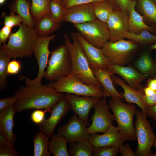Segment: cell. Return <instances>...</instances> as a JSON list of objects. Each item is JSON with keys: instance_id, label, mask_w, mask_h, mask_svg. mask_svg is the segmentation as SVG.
<instances>
[{"instance_id": "6da1fadb", "label": "cell", "mask_w": 156, "mask_h": 156, "mask_svg": "<svg viewBox=\"0 0 156 156\" xmlns=\"http://www.w3.org/2000/svg\"><path fill=\"white\" fill-rule=\"evenodd\" d=\"M65 94L42 84L22 86L14 93L16 112L32 109H50Z\"/></svg>"}, {"instance_id": "7a4b0ae2", "label": "cell", "mask_w": 156, "mask_h": 156, "mask_svg": "<svg viewBox=\"0 0 156 156\" xmlns=\"http://www.w3.org/2000/svg\"><path fill=\"white\" fill-rule=\"evenodd\" d=\"M38 35L35 28L23 22L17 31L11 33L7 43L0 46L1 49L11 58L30 57Z\"/></svg>"}, {"instance_id": "3957f363", "label": "cell", "mask_w": 156, "mask_h": 156, "mask_svg": "<svg viewBox=\"0 0 156 156\" xmlns=\"http://www.w3.org/2000/svg\"><path fill=\"white\" fill-rule=\"evenodd\" d=\"M70 36L72 42L67 34H64L63 36L65 44L68 48L71 58L72 69L71 73L78 77L86 85L102 88L90 66L76 33L72 32Z\"/></svg>"}, {"instance_id": "277c9868", "label": "cell", "mask_w": 156, "mask_h": 156, "mask_svg": "<svg viewBox=\"0 0 156 156\" xmlns=\"http://www.w3.org/2000/svg\"><path fill=\"white\" fill-rule=\"evenodd\" d=\"M108 106L113 112L114 120L116 122L119 132L126 140H137L133 119L137 111L135 105L123 103L119 98H112Z\"/></svg>"}, {"instance_id": "5b68a950", "label": "cell", "mask_w": 156, "mask_h": 156, "mask_svg": "<svg viewBox=\"0 0 156 156\" xmlns=\"http://www.w3.org/2000/svg\"><path fill=\"white\" fill-rule=\"evenodd\" d=\"M46 85L60 93L101 98L110 97L101 88L86 85L78 77L72 73L55 81L49 82Z\"/></svg>"}, {"instance_id": "8992f818", "label": "cell", "mask_w": 156, "mask_h": 156, "mask_svg": "<svg viewBox=\"0 0 156 156\" xmlns=\"http://www.w3.org/2000/svg\"><path fill=\"white\" fill-rule=\"evenodd\" d=\"M44 77L51 81L68 76L71 73V57L66 45H60L51 52Z\"/></svg>"}, {"instance_id": "52a82bcc", "label": "cell", "mask_w": 156, "mask_h": 156, "mask_svg": "<svg viewBox=\"0 0 156 156\" xmlns=\"http://www.w3.org/2000/svg\"><path fill=\"white\" fill-rule=\"evenodd\" d=\"M135 123V131L138 145L135 152L136 156H153L151 151L156 136L147 116L142 110L137 111Z\"/></svg>"}, {"instance_id": "ba28073f", "label": "cell", "mask_w": 156, "mask_h": 156, "mask_svg": "<svg viewBox=\"0 0 156 156\" xmlns=\"http://www.w3.org/2000/svg\"><path fill=\"white\" fill-rule=\"evenodd\" d=\"M138 48L136 42L124 39L115 42L109 40L101 49L111 64L125 66L129 63L131 55Z\"/></svg>"}, {"instance_id": "9c48e42d", "label": "cell", "mask_w": 156, "mask_h": 156, "mask_svg": "<svg viewBox=\"0 0 156 156\" xmlns=\"http://www.w3.org/2000/svg\"><path fill=\"white\" fill-rule=\"evenodd\" d=\"M56 36L54 34L50 36L38 35L33 49V53L38 65L37 76L34 79H31L23 75L19 77L20 79H25L26 85H39L42 84V79L44 77L45 70L48 62V57L51 52L49 49V44Z\"/></svg>"}, {"instance_id": "30bf717a", "label": "cell", "mask_w": 156, "mask_h": 156, "mask_svg": "<svg viewBox=\"0 0 156 156\" xmlns=\"http://www.w3.org/2000/svg\"><path fill=\"white\" fill-rule=\"evenodd\" d=\"M73 25L86 41L97 48L101 49L109 40L110 33L107 24L97 19Z\"/></svg>"}, {"instance_id": "8fae6325", "label": "cell", "mask_w": 156, "mask_h": 156, "mask_svg": "<svg viewBox=\"0 0 156 156\" xmlns=\"http://www.w3.org/2000/svg\"><path fill=\"white\" fill-rule=\"evenodd\" d=\"M106 98H101L94 107L95 112L91 118L92 124L87 127L89 135L93 133H105L112 125L114 117L109 112Z\"/></svg>"}, {"instance_id": "7c38bea8", "label": "cell", "mask_w": 156, "mask_h": 156, "mask_svg": "<svg viewBox=\"0 0 156 156\" xmlns=\"http://www.w3.org/2000/svg\"><path fill=\"white\" fill-rule=\"evenodd\" d=\"M84 122L75 114L66 124L60 127L57 133L62 136L70 144L88 140L87 127Z\"/></svg>"}, {"instance_id": "4fadbf2b", "label": "cell", "mask_w": 156, "mask_h": 156, "mask_svg": "<svg viewBox=\"0 0 156 156\" xmlns=\"http://www.w3.org/2000/svg\"><path fill=\"white\" fill-rule=\"evenodd\" d=\"M65 96L71 106V109L83 120L87 127L90 125L88 116L96 103L101 99L92 96L66 93Z\"/></svg>"}, {"instance_id": "5bb4252c", "label": "cell", "mask_w": 156, "mask_h": 156, "mask_svg": "<svg viewBox=\"0 0 156 156\" xmlns=\"http://www.w3.org/2000/svg\"><path fill=\"white\" fill-rule=\"evenodd\" d=\"M52 109L49 118L38 125V128L49 138L58 124L71 109L70 105L65 95Z\"/></svg>"}, {"instance_id": "9a60e30c", "label": "cell", "mask_w": 156, "mask_h": 156, "mask_svg": "<svg viewBox=\"0 0 156 156\" xmlns=\"http://www.w3.org/2000/svg\"><path fill=\"white\" fill-rule=\"evenodd\" d=\"M128 15L120 10H114L106 24L110 33L109 41L115 42L125 38L128 31Z\"/></svg>"}, {"instance_id": "2e32d148", "label": "cell", "mask_w": 156, "mask_h": 156, "mask_svg": "<svg viewBox=\"0 0 156 156\" xmlns=\"http://www.w3.org/2000/svg\"><path fill=\"white\" fill-rule=\"evenodd\" d=\"M76 34L90 68L107 70L111 64L103 54L101 49L97 48L89 43L78 32Z\"/></svg>"}, {"instance_id": "e0dca14e", "label": "cell", "mask_w": 156, "mask_h": 156, "mask_svg": "<svg viewBox=\"0 0 156 156\" xmlns=\"http://www.w3.org/2000/svg\"><path fill=\"white\" fill-rule=\"evenodd\" d=\"M88 140L94 148L111 146L120 148L126 140L119 131L117 127L112 125L103 134L97 133L89 135Z\"/></svg>"}, {"instance_id": "ac0fdd59", "label": "cell", "mask_w": 156, "mask_h": 156, "mask_svg": "<svg viewBox=\"0 0 156 156\" xmlns=\"http://www.w3.org/2000/svg\"><path fill=\"white\" fill-rule=\"evenodd\" d=\"M107 71L112 74H117L121 77L131 87L137 90L142 89V83L148 76L143 74L132 66H121L111 64Z\"/></svg>"}, {"instance_id": "d6986e66", "label": "cell", "mask_w": 156, "mask_h": 156, "mask_svg": "<svg viewBox=\"0 0 156 156\" xmlns=\"http://www.w3.org/2000/svg\"><path fill=\"white\" fill-rule=\"evenodd\" d=\"M96 19L93 3H89L74 6L66 9L62 21L75 24L92 21Z\"/></svg>"}, {"instance_id": "ffe728a7", "label": "cell", "mask_w": 156, "mask_h": 156, "mask_svg": "<svg viewBox=\"0 0 156 156\" xmlns=\"http://www.w3.org/2000/svg\"><path fill=\"white\" fill-rule=\"evenodd\" d=\"M16 112L14 104L0 111V133L9 143L14 146L16 136L13 131L15 126L14 118Z\"/></svg>"}, {"instance_id": "44dd1931", "label": "cell", "mask_w": 156, "mask_h": 156, "mask_svg": "<svg viewBox=\"0 0 156 156\" xmlns=\"http://www.w3.org/2000/svg\"><path fill=\"white\" fill-rule=\"evenodd\" d=\"M111 77L113 82L123 89V93L121 94L127 102L136 104L147 115V106L143 101V97L145 95L143 88L140 90H136L128 86L119 77L113 75Z\"/></svg>"}, {"instance_id": "7402d4cb", "label": "cell", "mask_w": 156, "mask_h": 156, "mask_svg": "<svg viewBox=\"0 0 156 156\" xmlns=\"http://www.w3.org/2000/svg\"><path fill=\"white\" fill-rule=\"evenodd\" d=\"M136 3V0L132 1L128 15V31L138 34L144 30H146L156 34V26L149 25L145 23L144 17L135 10Z\"/></svg>"}, {"instance_id": "603a6c76", "label": "cell", "mask_w": 156, "mask_h": 156, "mask_svg": "<svg viewBox=\"0 0 156 156\" xmlns=\"http://www.w3.org/2000/svg\"><path fill=\"white\" fill-rule=\"evenodd\" d=\"M91 69L95 77L102 85L103 90L110 97L124 99L121 94L114 86L111 77L112 74L106 70L95 68Z\"/></svg>"}, {"instance_id": "cb8c5ba5", "label": "cell", "mask_w": 156, "mask_h": 156, "mask_svg": "<svg viewBox=\"0 0 156 156\" xmlns=\"http://www.w3.org/2000/svg\"><path fill=\"white\" fill-rule=\"evenodd\" d=\"M31 3L27 0H14L9 5L11 12L16 13L27 26L34 27L35 22L31 13Z\"/></svg>"}, {"instance_id": "d4e9b609", "label": "cell", "mask_w": 156, "mask_h": 156, "mask_svg": "<svg viewBox=\"0 0 156 156\" xmlns=\"http://www.w3.org/2000/svg\"><path fill=\"white\" fill-rule=\"evenodd\" d=\"M61 24L50 14H47L35 22L34 27L39 35L44 36L58 29Z\"/></svg>"}, {"instance_id": "484cf974", "label": "cell", "mask_w": 156, "mask_h": 156, "mask_svg": "<svg viewBox=\"0 0 156 156\" xmlns=\"http://www.w3.org/2000/svg\"><path fill=\"white\" fill-rule=\"evenodd\" d=\"M49 141L48 148L51 154L54 156H70L67 149L66 139L57 133L52 134Z\"/></svg>"}, {"instance_id": "4316f807", "label": "cell", "mask_w": 156, "mask_h": 156, "mask_svg": "<svg viewBox=\"0 0 156 156\" xmlns=\"http://www.w3.org/2000/svg\"><path fill=\"white\" fill-rule=\"evenodd\" d=\"M42 131L37 133L33 137L34 145V156H50L48 145L49 138Z\"/></svg>"}, {"instance_id": "83f0119b", "label": "cell", "mask_w": 156, "mask_h": 156, "mask_svg": "<svg viewBox=\"0 0 156 156\" xmlns=\"http://www.w3.org/2000/svg\"><path fill=\"white\" fill-rule=\"evenodd\" d=\"M138 8L147 21L156 25V3L153 0H136Z\"/></svg>"}, {"instance_id": "f1b7e54d", "label": "cell", "mask_w": 156, "mask_h": 156, "mask_svg": "<svg viewBox=\"0 0 156 156\" xmlns=\"http://www.w3.org/2000/svg\"><path fill=\"white\" fill-rule=\"evenodd\" d=\"M93 4L96 19L106 23L109 17L115 10L113 5L108 0L96 2Z\"/></svg>"}, {"instance_id": "f546056e", "label": "cell", "mask_w": 156, "mask_h": 156, "mask_svg": "<svg viewBox=\"0 0 156 156\" xmlns=\"http://www.w3.org/2000/svg\"><path fill=\"white\" fill-rule=\"evenodd\" d=\"M94 148L88 140L70 143L69 152L72 156H92Z\"/></svg>"}, {"instance_id": "4dcf8cb0", "label": "cell", "mask_w": 156, "mask_h": 156, "mask_svg": "<svg viewBox=\"0 0 156 156\" xmlns=\"http://www.w3.org/2000/svg\"><path fill=\"white\" fill-rule=\"evenodd\" d=\"M51 0H31V13L35 22L47 14H50Z\"/></svg>"}, {"instance_id": "1f68e13d", "label": "cell", "mask_w": 156, "mask_h": 156, "mask_svg": "<svg viewBox=\"0 0 156 156\" xmlns=\"http://www.w3.org/2000/svg\"><path fill=\"white\" fill-rule=\"evenodd\" d=\"M125 38L142 44L156 43V34L146 30H144L138 34L128 31L125 35Z\"/></svg>"}, {"instance_id": "d6a6232c", "label": "cell", "mask_w": 156, "mask_h": 156, "mask_svg": "<svg viewBox=\"0 0 156 156\" xmlns=\"http://www.w3.org/2000/svg\"><path fill=\"white\" fill-rule=\"evenodd\" d=\"M136 69L141 73L148 75L153 71L154 65L150 54L148 52L142 54L135 62Z\"/></svg>"}, {"instance_id": "836d02e7", "label": "cell", "mask_w": 156, "mask_h": 156, "mask_svg": "<svg viewBox=\"0 0 156 156\" xmlns=\"http://www.w3.org/2000/svg\"><path fill=\"white\" fill-rule=\"evenodd\" d=\"M11 58L2 49L0 50V90L1 92L6 88L7 86V77L8 64Z\"/></svg>"}, {"instance_id": "e575fe53", "label": "cell", "mask_w": 156, "mask_h": 156, "mask_svg": "<svg viewBox=\"0 0 156 156\" xmlns=\"http://www.w3.org/2000/svg\"><path fill=\"white\" fill-rule=\"evenodd\" d=\"M50 14L57 21L61 24L66 10L60 2L51 0L49 3Z\"/></svg>"}, {"instance_id": "d590c367", "label": "cell", "mask_w": 156, "mask_h": 156, "mask_svg": "<svg viewBox=\"0 0 156 156\" xmlns=\"http://www.w3.org/2000/svg\"><path fill=\"white\" fill-rule=\"evenodd\" d=\"M1 17L4 18L3 24L5 26L12 28L13 27L18 25L19 26L23 22L21 17L15 13L11 12L8 15L5 12H2Z\"/></svg>"}, {"instance_id": "8d00e7d4", "label": "cell", "mask_w": 156, "mask_h": 156, "mask_svg": "<svg viewBox=\"0 0 156 156\" xmlns=\"http://www.w3.org/2000/svg\"><path fill=\"white\" fill-rule=\"evenodd\" d=\"M119 153V149L115 147L108 146L94 148V156H116Z\"/></svg>"}, {"instance_id": "74e56055", "label": "cell", "mask_w": 156, "mask_h": 156, "mask_svg": "<svg viewBox=\"0 0 156 156\" xmlns=\"http://www.w3.org/2000/svg\"><path fill=\"white\" fill-rule=\"evenodd\" d=\"M104 0H60V2L65 9H67L76 5L93 3Z\"/></svg>"}, {"instance_id": "f35d334b", "label": "cell", "mask_w": 156, "mask_h": 156, "mask_svg": "<svg viewBox=\"0 0 156 156\" xmlns=\"http://www.w3.org/2000/svg\"><path fill=\"white\" fill-rule=\"evenodd\" d=\"M47 111L51 112V110L46 109L43 110L37 109L33 111L31 114V119L34 123L38 125L42 123L45 119V114Z\"/></svg>"}, {"instance_id": "ab89813d", "label": "cell", "mask_w": 156, "mask_h": 156, "mask_svg": "<svg viewBox=\"0 0 156 156\" xmlns=\"http://www.w3.org/2000/svg\"><path fill=\"white\" fill-rule=\"evenodd\" d=\"M19 154L15 146L0 145V156H18Z\"/></svg>"}, {"instance_id": "60d3db41", "label": "cell", "mask_w": 156, "mask_h": 156, "mask_svg": "<svg viewBox=\"0 0 156 156\" xmlns=\"http://www.w3.org/2000/svg\"><path fill=\"white\" fill-rule=\"evenodd\" d=\"M21 67V62L15 60L10 61L7 68L8 74L9 75H15L20 71Z\"/></svg>"}, {"instance_id": "b9f144b4", "label": "cell", "mask_w": 156, "mask_h": 156, "mask_svg": "<svg viewBox=\"0 0 156 156\" xmlns=\"http://www.w3.org/2000/svg\"><path fill=\"white\" fill-rule=\"evenodd\" d=\"M115 0L119 9L128 15L133 0Z\"/></svg>"}, {"instance_id": "7bdbcfd3", "label": "cell", "mask_w": 156, "mask_h": 156, "mask_svg": "<svg viewBox=\"0 0 156 156\" xmlns=\"http://www.w3.org/2000/svg\"><path fill=\"white\" fill-rule=\"evenodd\" d=\"M12 27L4 26L0 30V45L5 44L11 33Z\"/></svg>"}, {"instance_id": "ee69618b", "label": "cell", "mask_w": 156, "mask_h": 156, "mask_svg": "<svg viewBox=\"0 0 156 156\" xmlns=\"http://www.w3.org/2000/svg\"><path fill=\"white\" fill-rule=\"evenodd\" d=\"M16 98L12 96L0 99V111L4 108L14 104L16 102Z\"/></svg>"}, {"instance_id": "f6af8a7d", "label": "cell", "mask_w": 156, "mask_h": 156, "mask_svg": "<svg viewBox=\"0 0 156 156\" xmlns=\"http://www.w3.org/2000/svg\"><path fill=\"white\" fill-rule=\"evenodd\" d=\"M119 153L122 156H135V152L131 149L130 145L126 143L119 148Z\"/></svg>"}, {"instance_id": "bcb514c9", "label": "cell", "mask_w": 156, "mask_h": 156, "mask_svg": "<svg viewBox=\"0 0 156 156\" xmlns=\"http://www.w3.org/2000/svg\"><path fill=\"white\" fill-rule=\"evenodd\" d=\"M143 101L147 107L155 105L156 104V91L151 95H144L143 98Z\"/></svg>"}, {"instance_id": "7dc6e473", "label": "cell", "mask_w": 156, "mask_h": 156, "mask_svg": "<svg viewBox=\"0 0 156 156\" xmlns=\"http://www.w3.org/2000/svg\"><path fill=\"white\" fill-rule=\"evenodd\" d=\"M147 114L156 123V104L153 106L147 107Z\"/></svg>"}, {"instance_id": "c3c4849f", "label": "cell", "mask_w": 156, "mask_h": 156, "mask_svg": "<svg viewBox=\"0 0 156 156\" xmlns=\"http://www.w3.org/2000/svg\"><path fill=\"white\" fill-rule=\"evenodd\" d=\"M0 145L5 146H13L9 143L1 133H0Z\"/></svg>"}, {"instance_id": "681fc988", "label": "cell", "mask_w": 156, "mask_h": 156, "mask_svg": "<svg viewBox=\"0 0 156 156\" xmlns=\"http://www.w3.org/2000/svg\"><path fill=\"white\" fill-rule=\"evenodd\" d=\"M145 95L150 96L153 94L156 91L152 89L150 87L148 86L143 89Z\"/></svg>"}, {"instance_id": "f907efd6", "label": "cell", "mask_w": 156, "mask_h": 156, "mask_svg": "<svg viewBox=\"0 0 156 156\" xmlns=\"http://www.w3.org/2000/svg\"><path fill=\"white\" fill-rule=\"evenodd\" d=\"M148 86L156 91V79L150 80L148 83Z\"/></svg>"}, {"instance_id": "816d5d0a", "label": "cell", "mask_w": 156, "mask_h": 156, "mask_svg": "<svg viewBox=\"0 0 156 156\" xmlns=\"http://www.w3.org/2000/svg\"><path fill=\"white\" fill-rule=\"evenodd\" d=\"M111 3L112 5H113L114 8L115 10H120L118 7L116 3L115 0H108Z\"/></svg>"}, {"instance_id": "f5cc1de1", "label": "cell", "mask_w": 156, "mask_h": 156, "mask_svg": "<svg viewBox=\"0 0 156 156\" xmlns=\"http://www.w3.org/2000/svg\"><path fill=\"white\" fill-rule=\"evenodd\" d=\"M152 49H156V43L152 45L151 47Z\"/></svg>"}, {"instance_id": "db71d44e", "label": "cell", "mask_w": 156, "mask_h": 156, "mask_svg": "<svg viewBox=\"0 0 156 156\" xmlns=\"http://www.w3.org/2000/svg\"><path fill=\"white\" fill-rule=\"evenodd\" d=\"M5 0H0V4L2 5L5 2Z\"/></svg>"}, {"instance_id": "11a10c76", "label": "cell", "mask_w": 156, "mask_h": 156, "mask_svg": "<svg viewBox=\"0 0 156 156\" xmlns=\"http://www.w3.org/2000/svg\"><path fill=\"white\" fill-rule=\"evenodd\" d=\"M153 146H154L156 149V137L154 141Z\"/></svg>"}, {"instance_id": "9f6ffc18", "label": "cell", "mask_w": 156, "mask_h": 156, "mask_svg": "<svg viewBox=\"0 0 156 156\" xmlns=\"http://www.w3.org/2000/svg\"><path fill=\"white\" fill-rule=\"evenodd\" d=\"M52 0L55 1L57 2H60V0Z\"/></svg>"}, {"instance_id": "6f0895ef", "label": "cell", "mask_w": 156, "mask_h": 156, "mask_svg": "<svg viewBox=\"0 0 156 156\" xmlns=\"http://www.w3.org/2000/svg\"><path fill=\"white\" fill-rule=\"evenodd\" d=\"M27 1H28L29 2H30L31 1V0H27Z\"/></svg>"}, {"instance_id": "680465c9", "label": "cell", "mask_w": 156, "mask_h": 156, "mask_svg": "<svg viewBox=\"0 0 156 156\" xmlns=\"http://www.w3.org/2000/svg\"><path fill=\"white\" fill-rule=\"evenodd\" d=\"M156 3V0H153Z\"/></svg>"}, {"instance_id": "91938a15", "label": "cell", "mask_w": 156, "mask_h": 156, "mask_svg": "<svg viewBox=\"0 0 156 156\" xmlns=\"http://www.w3.org/2000/svg\"><path fill=\"white\" fill-rule=\"evenodd\" d=\"M155 65H156V64H155Z\"/></svg>"}]
</instances>
